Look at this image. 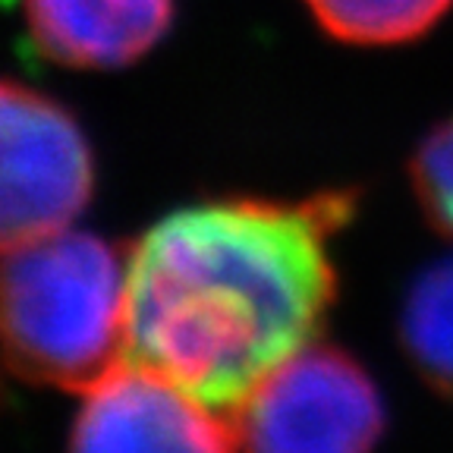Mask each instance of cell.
<instances>
[{"mask_svg": "<svg viewBox=\"0 0 453 453\" xmlns=\"http://www.w3.org/2000/svg\"><path fill=\"white\" fill-rule=\"evenodd\" d=\"M127 258L57 230L0 255V359L22 381L85 390L129 359Z\"/></svg>", "mask_w": 453, "mask_h": 453, "instance_id": "obj_2", "label": "cell"}, {"mask_svg": "<svg viewBox=\"0 0 453 453\" xmlns=\"http://www.w3.org/2000/svg\"><path fill=\"white\" fill-rule=\"evenodd\" d=\"M327 35L356 48H394L428 35L453 0H303Z\"/></svg>", "mask_w": 453, "mask_h": 453, "instance_id": "obj_8", "label": "cell"}, {"mask_svg": "<svg viewBox=\"0 0 453 453\" xmlns=\"http://www.w3.org/2000/svg\"><path fill=\"white\" fill-rule=\"evenodd\" d=\"M353 208L347 189L220 198L161 218L127 255L129 359L226 416L319 340L337 299L331 240Z\"/></svg>", "mask_w": 453, "mask_h": 453, "instance_id": "obj_1", "label": "cell"}, {"mask_svg": "<svg viewBox=\"0 0 453 453\" xmlns=\"http://www.w3.org/2000/svg\"><path fill=\"white\" fill-rule=\"evenodd\" d=\"M400 343L418 378L453 403V255L425 268L406 290Z\"/></svg>", "mask_w": 453, "mask_h": 453, "instance_id": "obj_7", "label": "cell"}, {"mask_svg": "<svg viewBox=\"0 0 453 453\" xmlns=\"http://www.w3.org/2000/svg\"><path fill=\"white\" fill-rule=\"evenodd\" d=\"M28 38L73 70H120L145 57L173 22V0H22Z\"/></svg>", "mask_w": 453, "mask_h": 453, "instance_id": "obj_6", "label": "cell"}, {"mask_svg": "<svg viewBox=\"0 0 453 453\" xmlns=\"http://www.w3.org/2000/svg\"><path fill=\"white\" fill-rule=\"evenodd\" d=\"M95 186L79 120L44 92L0 79V255L66 230Z\"/></svg>", "mask_w": 453, "mask_h": 453, "instance_id": "obj_4", "label": "cell"}, {"mask_svg": "<svg viewBox=\"0 0 453 453\" xmlns=\"http://www.w3.org/2000/svg\"><path fill=\"white\" fill-rule=\"evenodd\" d=\"M236 447L271 453H359L388 428L381 390L347 349L311 340L226 412Z\"/></svg>", "mask_w": 453, "mask_h": 453, "instance_id": "obj_3", "label": "cell"}, {"mask_svg": "<svg viewBox=\"0 0 453 453\" xmlns=\"http://www.w3.org/2000/svg\"><path fill=\"white\" fill-rule=\"evenodd\" d=\"M70 444L76 450H226L236 438L224 412L127 359L82 394Z\"/></svg>", "mask_w": 453, "mask_h": 453, "instance_id": "obj_5", "label": "cell"}, {"mask_svg": "<svg viewBox=\"0 0 453 453\" xmlns=\"http://www.w3.org/2000/svg\"><path fill=\"white\" fill-rule=\"evenodd\" d=\"M410 180L425 220L453 240V117L432 129L410 157Z\"/></svg>", "mask_w": 453, "mask_h": 453, "instance_id": "obj_9", "label": "cell"}]
</instances>
